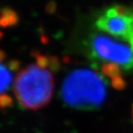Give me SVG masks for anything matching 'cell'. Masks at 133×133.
Wrapping results in <instances>:
<instances>
[{"label":"cell","mask_w":133,"mask_h":133,"mask_svg":"<svg viewBox=\"0 0 133 133\" xmlns=\"http://www.w3.org/2000/svg\"><path fill=\"white\" fill-rule=\"evenodd\" d=\"M53 61L55 60L37 55L35 62L17 73L13 85L14 94L25 109L38 110L51 101L55 86Z\"/></svg>","instance_id":"cell-1"},{"label":"cell","mask_w":133,"mask_h":133,"mask_svg":"<svg viewBox=\"0 0 133 133\" xmlns=\"http://www.w3.org/2000/svg\"><path fill=\"white\" fill-rule=\"evenodd\" d=\"M61 96L64 102L73 108L94 109L105 100V81L91 69H75L63 81Z\"/></svg>","instance_id":"cell-2"},{"label":"cell","mask_w":133,"mask_h":133,"mask_svg":"<svg viewBox=\"0 0 133 133\" xmlns=\"http://www.w3.org/2000/svg\"><path fill=\"white\" fill-rule=\"evenodd\" d=\"M94 29L133 48V9L120 5L110 6L96 18Z\"/></svg>","instance_id":"cell-3"},{"label":"cell","mask_w":133,"mask_h":133,"mask_svg":"<svg viewBox=\"0 0 133 133\" xmlns=\"http://www.w3.org/2000/svg\"><path fill=\"white\" fill-rule=\"evenodd\" d=\"M16 61L8 60L6 56L0 51V105L8 106L11 104V98L8 94L13 79Z\"/></svg>","instance_id":"cell-4"},{"label":"cell","mask_w":133,"mask_h":133,"mask_svg":"<svg viewBox=\"0 0 133 133\" xmlns=\"http://www.w3.org/2000/svg\"><path fill=\"white\" fill-rule=\"evenodd\" d=\"M101 72L104 77L112 79L117 76H121V68L115 63H104L101 66Z\"/></svg>","instance_id":"cell-5"},{"label":"cell","mask_w":133,"mask_h":133,"mask_svg":"<svg viewBox=\"0 0 133 133\" xmlns=\"http://www.w3.org/2000/svg\"><path fill=\"white\" fill-rule=\"evenodd\" d=\"M111 85L114 89L123 90L126 87V81H124V79L121 76H117V77L111 79Z\"/></svg>","instance_id":"cell-6"},{"label":"cell","mask_w":133,"mask_h":133,"mask_svg":"<svg viewBox=\"0 0 133 133\" xmlns=\"http://www.w3.org/2000/svg\"><path fill=\"white\" fill-rule=\"evenodd\" d=\"M132 119H133V106H132Z\"/></svg>","instance_id":"cell-7"}]
</instances>
